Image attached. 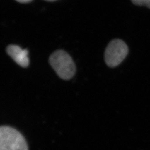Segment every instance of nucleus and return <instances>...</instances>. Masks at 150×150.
<instances>
[{
  "label": "nucleus",
  "mask_w": 150,
  "mask_h": 150,
  "mask_svg": "<svg viewBox=\"0 0 150 150\" xmlns=\"http://www.w3.org/2000/svg\"><path fill=\"white\" fill-rule=\"evenodd\" d=\"M49 63L58 76L68 80L74 76L76 66L71 56L62 50L54 52L49 58Z\"/></svg>",
  "instance_id": "nucleus-1"
},
{
  "label": "nucleus",
  "mask_w": 150,
  "mask_h": 150,
  "mask_svg": "<svg viewBox=\"0 0 150 150\" xmlns=\"http://www.w3.org/2000/svg\"><path fill=\"white\" fill-rule=\"evenodd\" d=\"M0 150H28L24 136L9 126L0 128Z\"/></svg>",
  "instance_id": "nucleus-2"
},
{
  "label": "nucleus",
  "mask_w": 150,
  "mask_h": 150,
  "mask_svg": "<svg viewBox=\"0 0 150 150\" xmlns=\"http://www.w3.org/2000/svg\"><path fill=\"white\" fill-rule=\"evenodd\" d=\"M128 47L122 40L115 39L108 44L105 53V61L110 67H115L125 60L128 53Z\"/></svg>",
  "instance_id": "nucleus-3"
},
{
  "label": "nucleus",
  "mask_w": 150,
  "mask_h": 150,
  "mask_svg": "<svg viewBox=\"0 0 150 150\" xmlns=\"http://www.w3.org/2000/svg\"><path fill=\"white\" fill-rule=\"evenodd\" d=\"M6 52L20 66L22 67L28 66L29 59L28 56V51L27 49H23L19 46L12 44L7 47Z\"/></svg>",
  "instance_id": "nucleus-4"
},
{
  "label": "nucleus",
  "mask_w": 150,
  "mask_h": 150,
  "mask_svg": "<svg viewBox=\"0 0 150 150\" xmlns=\"http://www.w3.org/2000/svg\"><path fill=\"white\" fill-rule=\"evenodd\" d=\"M133 4L137 6H145L150 9V0H131Z\"/></svg>",
  "instance_id": "nucleus-5"
},
{
  "label": "nucleus",
  "mask_w": 150,
  "mask_h": 150,
  "mask_svg": "<svg viewBox=\"0 0 150 150\" xmlns=\"http://www.w3.org/2000/svg\"><path fill=\"white\" fill-rule=\"evenodd\" d=\"M17 1L21 3H27L32 1V0H16Z\"/></svg>",
  "instance_id": "nucleus-6"
},
{
  "label": "nucleus",
  "mask_w": 150,
  "mask_h": 150,
  "mask_svg": "<svg viewBox=\"0 0 150 150\" xmlns=\"http://www.w3.org/2000/svg\"><path fill=\"white\" fill-rule=\"evenodd\" d=\"M45 1H55V0H45Z\"/></svg>",
  "instance_id": "nucleus-7"
}]
</instances>
